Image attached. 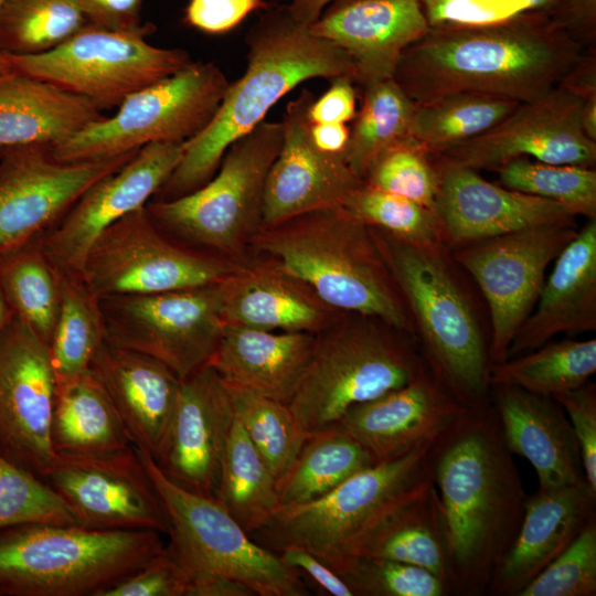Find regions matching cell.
<instances>
[{"instance_id": "cell-60", "label": "cell", "mask_w": 596, "mask_h": 596, "mask_svg": "<svg viewBox=\"0 0 596 596\" xmlns=\"http://www.w3.org/2000/svg\"><path fill=\"white\" fill-rule=\"evenodd\" d=\"M583 132L593 141H596V93L584 97L581 117Z\"/></svg>"}, {"instance_id": "cell-59", "label": "cell", "mask_w": 596, "mask_h": 596, "mask_svg": "<svg viewBox=\"0 0 596 596\" xmlns=\"http://www.w3.org/2000/svg\"><path fill=\"white\" fill-rule=\"evenodd\" d=\"M332 0H289L287 8L291 15L304 24H311L315 22L322 10Z\"/></svg>"}, {"instance_id": "cell-32", "label": "cell", "mask_w": 596, "mask_h": 596, "mask_svg": "<svg viewBox=\"0 0 596 596\" xmlns=\"http://www.w3.org/2000/svg\"><path fill=\"white\" fill-rule=\"evenodd\" d=\"M86 97L17 72L0 75V149L58 146L105 118Z\"/></svg>"}, {"instance_id": "cell-18", "label": "cell", "mask_w": 596, "mask_h": 596, "mask_svg": "<svg viewBox=\"0 0 596 596\" xmlns=\"http://www.w3.org/2000/svg\"><path fill=\"white\" fill-rule=\"evenodd\" d=\"M584 97L563 81L545 95L520 103L500 124L439 156L473 170L496 171L517 158L592 168L596 141L582 130Z\"/></svg>"}, {"instance_id": "cell-56", "label": "cell", "mask_w": 596, "mask_h": 596, "mask_svg": "<svg viewBox=\"0 0 596 596\" xmlns=\"http://www.w3.org/2000/svg\"><path fill=\"white\" fill-rule=\"evenodd\" d=\"M281 562L305 574L326 595L331 596H354L347 583L322 560L311 552L297 547L287 546L277 552Z\"/></svg>"}, {"instance_id": "cell-58", "label": "cell", "mask_w": 596, "mask_h": 596, "mask_svg": "<svg viewBox=\"0 0 596 596\" xmlns=\"http://www.w3.org/2000/svg\"><path fill=\"white\" fill-rule=\"evenodd\" d=\"M311 138L322 151L331 155L345 156L349 143L350 128L345 124H312Z\"/></svg>"}, {"instance_id": "cell-63", "label": "cell", "mask_w": 596, "mask_h": 596, "mask_svg": "<svg viewBox=\"0 0 596 596\" xmlns=\"http://www.w3.org/2000/svg\"><path fill=\"white\" fill-rule=\"evenodd\" d=\"M2 1H3V0H0V4H1Z\"/></svg>"}, {"instance_id": "cell-24", "label": "cell", "mask_w": 596, "mask_h": 596, "mask_svg": "<svg viewBox=\"0 0 596 596\" xmlns=\"http://www.w3.org/2000/svg\"><path fill=\"white\" fill-rule=\"evenodd\" d=\"M467 408L427 366L407 384L353 405L337 423L380 462L433 443Z\"/></svg>"}, {"instance_id": "cell-53", "label": "cell", "mask_w": 596, "mask_h": 596, "mask_svg": "<svg viewBox=\"0 0 596 596\" xmlns=\"http://www.w3.org/2000/svg\"><path fill=\"white\" fill-rule=\"evenodd\" d=\"M268 0H189L183 21L206 34H224L238 26L249 14L265 10Z\"/></svg>"}, {"instance_id": "cell-28", "label": "cell", "mask_w": 596, "mask_h": 596, "mask_svg": "<svg viewBox=\"0 0 596 596\" xmlns=\"http://www.w3.org/2000/svg\"><path fill=\"white\" fill-rule=\"evenodd\" d=\"M91 370L109 395L131 443L155 458L167 438L181 380L158 360L106 340Z\"/></svg>"}, {"instance_id": "cell-21", "label": "cell", "mask_w": 596, "mask_h": 596, "mask_svg": "<svg viewBox=\"0 0 596 596\" xmlns=\"http://www.w3.org/2000/svg\"><path fill=\"white\" fill-rule=\"evenodd\" d=\"M315 98L304 88L287 104L283 142L266 180L262 230L308 212L342 206L363 182L345 156L327 153L315 145L309 119Z\"/></svg>"}, {"instance_id": "cell-20", "label": "cell", "mask_w": 596, "mask_h": 596, "mask_svg": "<svg viewBox=\"0 0 596 596\" xmlns=\"http://www.w3.org/2000/svg\"><path fill=\"white\" fill-rule=\"evenodd\" d=\"M183 146L181 142L149 143L120 168L91 184L63 216L38 237L56 269L81 276L95 240L157 194L179 164Z\"/></svg>"}, {"instance_id": "cell-48", "label": "cell", "mask_w": 596, "mask_h": 596, "mask_svg": "<svg viewBox=\"0 0 596 596\" xmlns=\"http://www.w3.org/2000/svg\"><path fill=\"white\" fill-rule=\"evenodd\" d=\"M363 181L434 211L438 189L435 160L412 138L383 152L372 163Z\"/></svg>"}, {"instance_id": "cell-16", "label": "cell", "mask_w": 596, "mask_h": 596, "mask_svg": "<svg viewBox=\"0 0 596 596\" xmlns=\"http://www.w3.org/2000/svg\"><path fill=\"white\" fill-rule=\"evenodd\" d=\"M81 525L150 530L167 535L170 517L135 445L93 455H56L42 478Z\"/></svg>"}, {"instance_id": "cell-35", "label": "cell", "mask_w": 596, "mask_h": 596, "mask_svg": "<svg viewBox=\"0 0 596 596\" xmlns=\"http://www.w3.org/2000/svg\"><path fill=\"white\" fill-rule=\"evenodd\" d=\"M374 464L368 451L339 423L310 433L276 482L279 504L292 505L318 499Z\"/></svg>"}, {"instance_id": "cell-39", "label": "cell", "mask_w": 596, "mask_h": 596, "mask_svg": "<svg viewBox=\"0 0 596 596\" xmlns=\"http://www.w3.org/2000/svg\"><path fill=\"white\" fill-rule=\"evenodd\" d=\"M104 341L99 298L81 276L60 273V308L49 343L57 386L86 372Z\"/></svg>"}, {"instance_id": "cell-44", "label": "cell", "mask_w": 596, "mask_h": 596, "mask_svg": "<svg viewBox=\"0 0 596 596\" xmlns=\"http://www.w3.org/2000/svg\"><path fill=\"white\" fill-rule=\"evenodd\" d=\"M496 172L504 188L561 203L576 215L596 217V172L592 168L517 158Z\"/></svg>"}, {"instance_id": "cell-61", "label": "cell", "mask_w": 596, "mask_h": 596, "mask_svg": "<svg viewBox=\"0 0 596 596\" xmlns=\"http://www.w3.org/2000/svg\"><path fill=\"white\" fill-rule=\"evenodd\" d=\"M14 317L0 284V334Z\"/></svg>"}, {"instance_id": "cell-11", "label": "cell", "mask_w": 596, "mask_h": 596, "mask_svg": "<svg viewBox=\"0 0 596 596\" xmlns=\"http://www.w3.org/2000/svg\"><path fill=\"white\" fill-rule=\"evenodd\" d=\"M230 83L216 64L194 61L127 96L114 115L50 148L51 155L62 162H85L124 156L155 142L184 143L211 121Z\"/></svg>"}, {"instance_id": "cell-50", "label": "cell", "mask_w": 596, "mask_h": 596, "mask_svg": "<svg viewBox=\"0 0 596 596\" xmlns=\"http://www.w3.org/2000/svg\"><path fill=\"white\" fill-rule=\"evenodd\" d=\"M429 23L436 25L487 24L525 13L556 17L564 0H419Z\"/></svg>"}, {"instance_id": "cell-49", "label": "cell", "mask_w": 596, "mask_h": 596, "mask_svg": "<svg viewBox=\"0 0 596 596\" xmlns=\"http://www.w3.org/2000/svg\"><path fill=\"white\" fill-rule=\"evenodd\" d=\"M596 594V518L547 564L518 596H594Z\"/></svg>"}, {"instance_id": "cell-47", "label": "cell", "mask_w": 596, "mask_h": 596, "mask_svg": "<svg viewBox=\"0 0 596 596\" xmlns=\"http://www.w3.org/2000/svg\"><path fill=\"white\" fill-rule=\"evenodd\" d=\"M354 596H445L444 582L417 565L365 557L347 556L331 567Z\"/></svg>"}, {"instance_id": "cell-62", "label": "cell", "mask_w": 596, "mask_h": 596, "mask_svg": "<svg viewBox=\"0 0 596 596\" xmlns=\"http://www.w3.org/2000/svg\"><path fill=\"white\" fill-rule=\"evenodd\" d=\"M12 72L10 63L3 52H0V75Z\"/></svg>"}, {"instance_id": "cell-27", "label": "cell", "mask_w": 596, "mask_h": 596, "mask_svg": "<svg viewBox=\"0 0 596 596\" xmlns=\"http://www.w3.org/2000/svg\"><path fill=\"white\" fill-rule=\"evenodd\" d=\"M227 324L317 334L343 313L276 262L246 259L219 283Z\"/></svg>"}, {"instance_id": "cell-41", "label": "cell", "mask_w": 596, "mask_h": 596, "mask_svg": "<svg viewBox=\"0 0 596 596\" xmlns=\"http://www.w3.org/2000/svg\"><path fill=\"white\" fill-rule=\"evenodd\" d=\"M362 88V105L350 128L345 152L349 167L361 180L383 152L411 138L416 106L393 78Z\"/></svg>"}, {"instance_id": "cell-37", "label": "cell", "mask_w": 596, "mask_h": 596, "mask_svg": "<svg viewBox=\"0 0 596 596\" xmlns=\"http://www.w3.org/2000/svg\"><path fill=\"white\" fill-rule=\"evenodd\" d=\"M596 371V339L546 342L538 349L489 366V385L515 386L553 397L575 390Z\"/></svg>"}, {"instance_id": "cell-19", "label": "cell", "mask_w": 596, "mask_h": 596, "mask_svg": "<svg viewBox=\"0 0 596 596\" xmlns=\"http://www.w3.org/2000/svg\"><path fill=\"white\" fill-rule=\"evenodd\" d=\"M137 151L106 160L62 162L44 145L1 148L0 254L36 238L91 184L120 168Z\"/></svg>"}, {"instance_id": "cell-13", "label": "cell", "mask_w": 596, "mask_h": 596, "mask_svg": "<svg viewBox=\"0 0 596 596\" xmlns=\"http://www.w3.org/2000/svg\"><path fill=\"white\" fill-rule=\"evenodd\" d=\"M241 263L172 242L143 206L100 233L81 277L98 298L150 295L220 283Z\"/></svg>"}, {"instance_id": "cell-8", "label": "cell", "mask_w": 596, "mask_h": 596, "mask_svg": "<svg viewBox=\"0 0 596 596\" xmlns=\"http://www.w3.org/2000/svg\"><path fill=\"white\" fill-rule=\"evenodd\" d=\"M281 142V120L262 121L228 147L201 188L172 200L151 199L145 205L150 219L163 233L244 262L262 230L266 180Z\"/></svg>"}, {"instance_id": "cell-30", "label": "cell", "mask_w": 596, "mask_h": 596, "mask_svg": "<svg viewBox=\"0 0 596 596\" xmlns=\"http://www.w3.org/2000/svg\"><path fill=\"white\" fill-rule=\"evenodd\" d=\"M535 306L515 333L508 359L556 334L596 329V217L588 219L555 258Z\"/></svg>"}, {"instance_id": "cell-36", "label": "cell", "mask_w": 596, "mask_h": 596, "mask_svg": "<svg viewBox=\"0 0 596 596\" xmlns=\"http://www.w3.org/2000/svg\"><path fill=\"white\" fill-rule=\"evenodd\" d=\"M276 482L234 416L215 500L251 534L266 524L280 507Z\"/></svg>"}, {"instance_id": "cell-55", "label": "cell", "mask_w": 596, "mask_h": 596, "mask_svg": "<svg viewBox=\"0 0 596 596\" xmlns=\"http://www.w3.org/2000/svg\"><path fill=\"white\" fill-rule=\"evenodd\" d=\"M330 81L329 88L310 105L309 119L312 124H347L356 115L353 78L339 76Z\"/></svg>"}, {"instance_id": "cell-2", "label": "cell", "mask_w": 596, "mask_h": 596, "mask_svg": "<svg viewBox=\"0 0 596 596\" xmlns=\"http://www.w3.org/2000/svg\"><path fill=\"white\" fill-rule=\"evenodd\" d=\"M588 51L545 13L436 25L404 50L392 78L415 104L459 93L524 103L558 86Z\"/></svg>"}, {"instance_id": "cell-7", "label": "cell", "mask_w": 596, "mask_h": 596, "mask_svg": "<svg viewBox=\"0 0 596 596\" xmlns=\"http://www.w3.org/2000/svg\"><path fill=\"white\" fill-rule=\"evenodd\" d=\"M351 315L315 334L309 364L288 404L308 434L337 423L353 405L407 384L427 368L407 340L411 334Z\"/></svg>"}, {"instance_id": "cell-38", "label": "cell", "mask_w": 596, "mask_h": 596, "mask_svg": "<svg viewBox=\"0 0 596 596\" xmlns=\"http://www.w3.org/2000/svg\"><path fill=\"white\" fill-rule=\"evenodd\" d=\"M519 102L471 93L416 104L411 138L432 156L471 140L505 119Z\"/></svg>"}, {"instance_id": "cell-12", "label": "cell", "mask_w": 596, "mask_h": 596, "mask_svg": "<svg viewBox=\"0 0 596 596\" xmlns=\"http://www.w3.org/2000/svg\"><path fill=\"white\" fill-rule=\"evenodd\" d=\"M147 35L87 23L49 52L4 55L13 72L86 97L104 111L194 62L188 51L155 46L147 42Z\"/></svg>"}, {"instance_id": "cell-57", "label": "cell", "mask_w": 596, "mask_h": 596, "mask_svg": "<svg viewBox=\"0 0 596 596\" xmlns=\"http://www.w3.org/2000/svg\"><path fill=\"white\" fill-rule=\"evenodd\" d=\"M555 19L592 50L596 39V0H564Z\"/></svg>"}, {"instance_id": "cell-45", "label": "cell", "mask_w": 596, "mask_h": 596, "mask_svg": "<svg viewBox=\"0 0 596 596\" xmlns=\"http://www.w3.org/2000/svg\"><path fill=\"white\" fill-rule=\"evenodd\" d=\"M342 206L369 227L415 245L446 248L435 212L409 199L373 188L363 181Z\"/></svg>"}, {"instance_id": "cell-14", "label": "cell", "mask_w": 596, "mask_h": 596, "mask_svg": "<svg viewBox=\"0 0 596 596\" xmlns=\"http://www.w3.org/2000/svg\"><path fill=\"white\" fill-rule=\"evenodd\" d=\"M105 340L147 354L183 380L207 365L225 321L219 283L150 295L99 298Z\"/></svg>"}, {"instance_id": "cell-1", "label": "cell", "mask_w": 596, "mask_h": 596, "mask_svg": "<svg viewBox=\"0 0 596 596\" xmlns=\"http://www.w3.org/2000/svg\"><path fill=\"white\" fill-rule=\"evenodd\" d=\"M426 462L440 505L450 594H486L528 497L494 405L467 408L430 444Z\"/></svg>"}, {"instance_id": "cell-4", "label": "cell", "mask_w": 596, "mask_h": 596, "mask_svg": "<svg viewBox=\"0 0 596 596\" xmlns=\"http://www.w3.org/2000/svg\"><path fill=\"white\" fill-rule=\"evenodd\" d=\"M251 247L302 280L332 308L415 333L371 228L343 206L308 212L263 228Z\"/></svg>"}, {"instance_id": "cell-52", "label": "cell", "mask_w": 596, "mask_h": 596, "mask_svg": "<svg viewBox=\"0 0 596 596\" xmlns=\"http://www.w3.org/2000/svg\"><path fill=\"white\" fill-rule=\"evenodd\" d=\"M553 398L566 412L575 434L584 467L585 479L596 491V389L584 385L560 393Z\"/></svg>"}, {"instance_id": "cell-25", "label": "cell", "mask_w": 596, "mask_h": 596, "mask_svg": "<svg viewBox=\"0 0 596 596\" xmlns=\"http://www.w3.org/2000/svg\"><path fill=\"white\" fill-rule=\"evenodd\" d=\"M308 26L350 56L354 83L364 87L392 78L404 50L429 23L419 0H332Z\"/></svg>"}, {"instance_id": "cell-5", "label": "cell", "mask_w": 596, "mask_h": 596, "mask_svg": "<svg viewBox=\"0 0 596 596\" xmlns=\"http://www.w3.org/2000/svg\"><path fill=\"white\" fill-rule=\"evenodd\" d=\"M160 532L28 523L0 530V594L103 596L166 545Z\"/></svg>"}, {"instance_id": "cell-23", "label": "cell", "mask_w": 596, "mask_h": 596, "mask_svg": "<svg viewBox=\"0 0 596 596\" xmlns=\"http://www.w3.org/2000/svg\"><path fill=\"white\" fill-rule=\"evenodd\" d=\"M233 422L227 385L207 364L181 380L175 412L155 464L177 486L215 499Z\"/></svg>"}, {"instance_id": "cell-6", "label": "cell", "mask_w": 596, "mask_h": 596, "mask_svg": "<svg viewBox=\"0 0 596 596\" xmlns=\"http://www.w3.org/2000/svg\"><path fill=\"white\" fill-rule=\"evenodd\" d=\"M370 228L422 338L430 372L464 406L487 404L488 345L445 258L446 248L415 245Z\"/></svg>"}, {"instance_id": "cell-15", "label": "cell", "mask_w": 596, "mask_h": 596, "mask_svg": "<svg viewBox=\"0 0 596 596\" xmlns=\"http://www.w3.org/2000/svg\"><path fill=\"white\" fill-rule=\"evenodd\" d=\"M576 233L575 224L541 225L455 249L454 258L472 276L489 307L490 364L508 359L515 333L538 301L547 266Z\"/></svg>"}, {"instance_id": "cell-33", "label": "cell", "mask_w": 596, "mask_h": 596, "mask_svg": "<svg viewBox=\"0 0 596 596\" xmlns=\"http://www.w3.org/2000/svg\"><path fill=\"white\" fill-rule=\"evenodd\" d=\"M350 555L421 566L440 578L450 594L444 524L430 478L364 530L351 543L344 557Z\"/></svg>"}, {"instance_id": "cell-9", "label": "cell", "mask_w": 596, "mask_h": 596, "mask_svg": "<svg viewBox=\"0 0 596 596\" xmlns=\"http://www.w3.org/2000/svg\"><path fill=\"white\" fill-rule=\"evenodd\" d=\"M137 449L167 507L171 528L164 547L188 575L187 596H198L221 578L257 596L310 595L301 575L255 542L215 499L177 486L148 453Z\"/></svg>"}, {"instance_id": "cell-42", "label": "cell", "mask_w": 596, "mask_h": 596, "mask_svg": "<svg viewBox=\"0 0 596 596\" xmlns=\"http://www.w3.org/2000/svg\"><path fill=\"white\" fill-rule=\"evenodd\" d=\"M86 24L79 0H3L0 52L42 54L61 45Z\"/></svg>"}, {"instance_id": "cell-46", "label": "cell", "mask_w": 596, "mask_h": 596, "mask_svg": "<svg viewBox=\"0 0 596 596\" xmlns=\"http://www.w3.org/2000/svg\"><path fill=\"white\" fill-rule=\"evenodd\" d=\"M28 523L81 525L70 505L46 481L0 454V530Z\"/></svg>"}, {"instance_id": "cell-34", "label": "cell", "mask_w": 596, "mask_h": 596, "mask_svg": "<svg viewBox=\"0 0 596 596\" xmlns=\"http://www.w3.org/2000/svg\"><path fill=\"white\" fill-rule=\"evenodd\" d=\"M51 441L56 455L103 454L134 445L109 395L91 368L57 386Z\"/></svg>"}, {"instance_id": "cell-22", "label": "cell", "mask_w": 596, "mask_h": 596, "mask_svg": "<svg viewBox=\"0 0 596 596\" xmlns=\"http://www.w3.org/2000/svg\"><path fill=\"white\" fill-rule=\"evenodd\" d=\"M434 160L438 173L434 212L446 247L456 249L541 225L575 224L577 215L561 203L493 184L469 167Z\"/></svg>"}, {"instance_id": "cell-40", "label": "cell", "mask_w": 596, "mask_h": 596, "mask_svg": "<svg viewBox=\"0 0 596 596\" xmlns=\"http://www.w3.org/2000/svg\"><path fill=\"white\" fill-rule=\"evenodd\" d=\"M38 237L0 254V284L14 316L49 344L60 308V273Z\"/></svg>"}, {"instance_id": "cell-64", "label": "cell", "mask_w": 596, "mask_h": 596, "mask_svg": "<svg viewBox=\"0 0 596 596\" xmlns=\"http://www.w3.org/2000/svg\"><path fill=\"white\" fill-rule=\"evenodd\" d=\"M0 596H1V594H0Z\"/></svg>"}, {"instance_id": "cell-29", "label": "cell", "mask_w": 596, "mask_h": 596, "mask_svg": "<svg viewBox=\"0 0 596 596\" xmlns=\"http://www.w3.org/2000/svg\"><path fill=\"white\" fill-rule=\"evenodd\" d=\"M492 389L505 445L532 465L539 489L586 481L575 434L553 397L515 386Z\"/></svg>"}, {"instance_id": "cell-51", "label": "cell", "mask_w": 596, "mask_h": 596, "mask_svg": "<svg viewBox=\"0 0 596 596\" xmlns=\"http://www.w3.org/2000/svg\"><path fill=\"white\" fill-rule=\"evenodd\" d=\"M188 586L187 573L163 547L103 596H187Z\"/></svg>"}, {"instance_id": "cell-31", "label": "cell", "mask_w": 596, "mask_h": 596, "mask_svg": "<svg viewBox=\"0 0 596 596\" xmlns=\"http://www.w3.org/2000/svg\"><path fill=\"white\" fill-rule=\"evenodd\" d=\"M313 342L310 333L225 323L209 364L225 382L288 405L305 375Z\"/></svg>"}, {"instance_id": "cell-26", "label": "cell", "mask_w": 596, "mask_h": 596, "mask_svg": "<svg viewBox=\"0 0 596 596\" xmlns=\"http://www.w3.org/2000/svg\"><path fill=\"white\" fill-rule=\"evenodd\" d=\"M596 491L584 481L528 496L519 529L489 585L490 595L518 596L594 518Z\"/></svg>"}, {"instance_id": "cell-3", "label": "cell", "mask_w": 596, "mask_h": 596, "mask_svg": "<svg viewBox=\"0 0 596 596\" xmlns=\"http://www.w3.org/2000/svg\"><path fill=\"white\" fill-rule=\"evenodd\" d=\"M246 70L230 83L206 127L184 142L177 168L153 199L172 200L205 184L228 147L265 120L286 94L311 78H355L350 56L311 33L286 4L263 10L245 35Z\"/></svg>"}, {"instance_id": "cell-43", "label": "cell", "mask_w": 596, "mask_h": 596, "mask_svg": "<svg viewBox=\"0 0 596 596\" xmlns=\"http://www.w3.org/2000/svg\"><path fill=\"white\" fill-rule=\"evenodd\" d=\"M225 383L236 421L278 480L294 461L308 433L287 404Z\"/></svg>"}, {"instance_id": "cell-54", "label": "cell", "mask_w": 596, "mask_h": 596, "mask_svg": "<svg viewBox=\"0 0 596 596\" xmlns=\"http://www.w3.org/2000/svg\"><path fill=\"white\" fill-rule=\"evenodd\" d=\"M143 0H79L87 23L118 32L150 34L155 28L141 23Z\"/></svg>"}, {"instance_id": "cell-17", "label": "cell", "mask_w": 596, "mask_h": 596, "mask_svg": "<svg viewBox=\"0 0 596 596\" xmlns=\"http://www.w3.org/2000/svg\"><path fill=\"white\" fill-rule=\"evenodd\" d=\"M56 389L49 344L14 316L0 334V454L40 478L56 458Z\"/></svg>"}, {"instance_id": "cell-10", "label": "cell", "mask_w": 596, "mask_h": 596, "mask_svg": "<svg viewBox=\"0 0 596 596\" xmlns=\"http://www.w3.org/2000/svg\"><path fill=\"white\" fill-rule=\"evenodd\" d=\"M430 444L369 466L318 499L279 507L251 538L274 553L305 549L332 567L384 511L429 478Z\"/></svg>"}]
</instances>
